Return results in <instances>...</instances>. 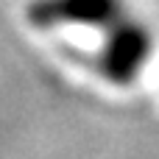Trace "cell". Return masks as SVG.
<instances>
[{
    "label": "cell",
    "instance_id": "1",
    "mask_svg": "<svg viewBox=\"0 0 159 159\" xmlns=\"http://www.w3.org/2000/svg\"><path fill=\"white\" fill-rule=\"evenodd\" d=\"M151 50H154V36L148 25H143L140 20L120 17L117 22L106 28V36L98 53L103 78L117 87L134 84L151 59Z\"/></svg>",
    "mask_w": 159,
    "mask_h": 159
},
{
    "label": "cell",
    "instance_id": "2",
    "mask_svg": "<svg viewBox=\"0 0 159 159\" xmlns=\"http://www.w3.org/2000/svg\"><path fill=\"white\" fill-rule=\"evenodd\" d=\"M25 17L34 28H56V25L109 28L123 17V0H31Z\"/></svg>",
    "mask_w": 159,
    "mask_h": 159
}]
</instances>
